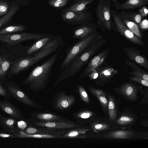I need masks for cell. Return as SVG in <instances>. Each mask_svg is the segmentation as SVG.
<instances>
[{
  "mask_svg": "<svg viewBox=\"0 0 148 148\" xmlns=\"http://www.w3.org/2000/svg\"><path fill=\"white\" fill-rule=\"evenodd\" d=\"M62 47L59 48L43 63L34 68L24 81L23 83L29 85L32 90L37 91L46 87L49 81L53 65Z\"/></svg>",
  "mask_w": 148,
  "mask_h": 148,
  "instance_id": "1",
  "label": "cell"
},
{
  "mask_svg": "<svg viewBox=\"0 0 148 148\" xmlns=\"http://www.w3.org/2000/svg\"><path fill=\"white\" fill-rule=\"evenodd\" d=\"M105 42V41L103 40L94 44H91L72 60L62 70L53 86L62 81L76 75L91 58L100 48Z\"/></svg>",
  "mask_w": 148,
  "mask_h": 148,
  "instance_id": "2",
  "label": "cell"
},
{
  "mask_svg": "<svg viewBox=\"0 0 148 148\" xmlns=\"http://www.w3.org/2000/svg\"><path fill=\"white\" fill-rule=\"evenodd\" d=\"M96 12L97 26L103 31L106 30L117 31L112 17L110 0H99L96 6Z\"/></svg>",
  "mask_w": 148,
  "mask_h": 148,
  "instance_id": "3",
  "label": "cell"
},
{
  "mask_svg": "<svg viewBox=\"0 0 148 148\" xmlns=\"http://www.w3.org/2000/svg\"><path fill=\"white\" fill-rule=\"evenodd\" d=\"M96 32L87 37L79 40L68 50L60 68L63 70L74 58L90 45L97 36Z\"/></svg>",
  "mask_w": 148,
  "mask_h": 148,
  "instance_id": "4",
  "label": "cell"
},
{
  "mask_svg": "<svg viewBox=\"0 0 148 148\" xmlns=\"http://www.w3.org/2000/svg\"><path fill=\"white\" fill-rule=\"evenodd\" d=\"M61 16L63 21L72 25L89 23L93 20L91 13L85 11L76 12L64 9L61 13Z\"/></svg>",
  "mask_w": 148,
  "mask_h": 148,
  "instance_id": "5",
  "label": "cell"
},
{
  "mask_svg": "<svg viewBox=\"0 0 148 148\" xmlns=\"http://www.w3.org/2000/svg\"><path fill=\"white\" fill-rule=\"evenodd\" d=\"M119 13L116 11L111 9L112 19L117 31L132 42L140 45H144V43L143 40L128 28L120 17Z\"/></svg>",
  "mask_w": 148,
  "mask_h": 148,
  "instance_id": "6",
  "label": "cell"
},
{
  "mask_svg": "<svg viewBox=\"0 0 148 148\" xmlns=\"http://www.w3.org/2000/svg\"><path fill=\"white\" fill-rule=\"evenodd\" d=\"M47 34L34 33H23L15 34H0V41L8 44H17L27 40H34L38 41Z\"/></svg>",
  "mask_w": 148,
  "mask_h": 148,
  "instance_id": "7",
  "label": "cell"
},
{
  "mask_svg": "<svg viewBox=\"0 0 148 148\" xmlns=\"http://www.w3.org/2000/svg\"><path fill=\"white\" fill-rule=\"evenodd\" d=\"M5 88L10 97L14 98L25 105L41 108V107L31 99L16 85L8 84Z\"/></svg>",
  "mask_w": 148,
  "mask_h": 148,
  "instance_id": "8",
  "label": "cell"
},
{
  "mask_svg": "<svg viewBox=\"0 0 148 148\" xmlns=\"http://www.w3.org/2000/svg\"><path fill=\"white\" fill-rule=\"evenodd\" d=\"M108 53V50H104L91 59L87 67L80 74L79 78H83L90 73L96 71L97 69L103 64Z\"/></svg>",
  "mask_w": 148,
  "mask_h": 148,
  "instance_id": "9",
  "label": "cell"
},
{
  "mask_svg": "<svg viewBox=\"0 0 148 148\" xmlns=\"http://www.w3.org/2000/svg\"><path fill=\"white\" fill-rule=\"evenodd\" d=\"M96 24L92 22L79 25L73 29L72 37L74 39L81 40L96 32Z\"/></svg>",
  "mask_w": 148,
  "mask_h": 148,
  "instance_id": "10",
  "label": "cell"
},
{
  "mask_svg": "<svg viewBox=\"0 0 148 148\" xmlns=\"http://www.w3.org/2000/svg\"><path fill=\"white\" fill-rule=\"evenodd\" d=\"M123 50L129 59L148 71V62L147 59L141 53L139 50L130 47H125Z\"/></svg>",
  "mask_w": 148,
  "mask_h": 148,
  "instance_id": "11",
  "label": "cell"
},
{
  "mask_svg": "<svg viewBox=\"0 0 148 148\" xmlns=\"http://www.w3.org/2000/svg\"><path fill=\"white\" fill-rule=\"evenodd\" d=\"M113 5L117 10H130L142 7L147 4L148 0H126L121 3L117 0H112Z\"/></svg>",
  "mask_w": 148,
  "mask_h": 148,
  "instance_id": "12",
  "label": "cell"
},
{
  "mask_svg": "<svg viewBox=\"0 0 148 148\" xmlns=\"http://www.w3.org/2000/svg\"><path fill=\"white\" fill-rule=\"evenodd\" d=\"M0 108L5 113L15 119L23 118L21 110L7 99H0Z\"/></svg>",
  "mask_w": 148,
  "mask_h": 148,
  "instance_id": "13",
  "label": "cell"
},
{
  "mask_svg": "<svg viewBox=\"0 0 148 148\" xmlns=\"http://www.w3.org/2000/svg\"><path fill=\"white\" fill-rule=\"evenodd\" d=\"M36 125L39 126L58 129H67L76 127L78 125L75 123L64 121L36 122Z\"/></svg>",
  "mask_w": 148,
  "mask_h": 148,
  "instance_id": "14",
  "label": "cell"
},
{
  "mask_svg": "<svg viewBox=\"0 0 148 148\" xmlns=\"http://www.w3.org/2000/svg\"><path fill=\"white\" fill-rule=\"evenodd\" d=\"M55 36L51 34H47L45 37L36 41L35 43L27 50L26 53L30 55L39 51L53 39Z\"/></svg>",
  "mask_w": 148,
  "mask_h": 148,
  "instance_id": "15",
  "label": "cell"
},
{
  "mask_svg": "<svg viewBox=\"0 0 148 148\" xmlns=\"http://www.w3.org/2000/svg\"><path fill=\"white\" fill-rule=\"evenodd\" d=\"M126 64L132 68L133 71L129 72L130 75L140 77L148 81V73L143 70L139 66L133 62L125 59Z\"/></svg>",
  "mask_w": 148,
  "mask_h": 148,
  "instance_id": "16",
  "label": "cell"
},
{
  "mask_svg": "<svg viewBox=\"0 0 148 148\" xmlns=\"http://www.w3.org/2000/svg\"><path fill=\"white\" fill-rule=\"evenodd\" d=\"M16 122L15 118L6 117L0 114V125L6 132L11 133L16 131L14 127Z\"/></svg>",
  "mask_w": 148,
  "mask_h": 148,
  "instance_id": "17",
  "label": "cell"
},
{
  "mask_svg": "<svg viewBox=\"0 0 148 148\" xmlns=\"http://www.w3.org/2000/svg\"><path fill=\"white\" fill-rule=\"evenodd\" d=\"M94 0H75L74 3L65 9L68 10L79 12L84 11L86 6L92 3Z\"/></svg>",
  "mask_w": 148,
  "mask_h": 148,
  "instance_id": "18",
  "label": "cell"
},
{
  "mask_svg": "<svg viewBox=\"0 0 148 148\" xmlns=\"http://www.w3.org/2000/svg\"><path fill=\"white\" fill-rule=\"evenodd\" d=\"M119 14L122 19L134 22L137 25H139L143 18L138 12L122 11Z\"/></svg>",
  "mask_w": 148,
  "mask_h": 148,
  "instance_id": "19",
  "label": "cell"
},
{
  "mask_svg": "<svg viewBox=\"0 0 148 148\" xmlns=\"http://www.w3.org/2000/svg\"><path fill=\"white\" fill-rule=\"evenodd\" d=\"M74 101V97L73 96L61 95L58 98L56 107L60 109L66 108L70 106Z\"/></svg>",
  "mask_w": 148,
  "mask_h": 148,
  "instance_id": "20",
  "label": "cell"
},
{
  "mask_svg": "<svg viewBox=\"0 0 148 148\" xmlns=\"http://www.w3.org/2000/svg\"><path fill=\"white\" fill-rule=\"evenodd\" d=\"M122 92L127 97L134 99L136 94V88L132 84L127 83L124 84L121 89Z\"/></svg>",
  "mask_w": 148,
  "mask_h": 148,
  "instance_id": "21",
  "label": "cell"
},
{
  "mask_svg": "<svg viewBox=\"0 0 148 148\" xmlns=\"http://www.w3.org/2000/svg\"><path fill=\"white\" fill-rule=\"evenodd\" d=\"M122 20L128 28L133 34L142 40V36L138 25L134 22L125 19Z\"/></svg>",
  "mask_w": 148,
  "mask_h": 148,
  "instance_id": "22",
  "label": "cell"
},
{
  "mask_svg": "<svg viewBox=\"0 0 148 148\" xmlns=\"http://www.w3.org/2000/svg\"><path fill=\"white\" fill-rule=\"evenodd\" d=\"M18 9L17 5H12L8 12L3 17L0 19V27L7 22L12 17Z\"/></svg>",
  "mask_w": 148,
  "mask_h": 148,
  "instance_id": "23",
  "label": "cell"
},
{
  "mask_svg": "<svg viewBox=\"0 0 148 148\" xmlns=\"http://www.w3.org/2000/svg\"><path fill=\"white\" fill-rule=\"evenodd\" d=\"M26 29V28L23 25L10 26L0 31V34H5L22 31Z\"/></svg>",
  "mask_w": 148,
  "mask_h": 148,
  "instance_id": "24",
  "label": "cell"
},
{
  "mask_svg": "<svg viewBox=\"0 0 148 148\" xmlns=\"http://www.w3.org/2000/svg\"><path fill=\"white\" fill-rule=\"evenodd\" d=\"M89 89L93 94L96 96L103 106V107H107L108 101L102 91L93 88H89Z\"/></svg>",
  "mask_w": 148,
  "mask_h": 148,
  "instance_id": "25",
  "label": "cell"
},
{
  "mask_svg": "<svg viewBox=\"0 0 148 148\" xmlns=\"http://www.w3.org/2000/svg\"><path fill=\"white\" fill-rule=\"evenodd\" d=\"M36 116L38 119L47 122L57 121L61 119L58 116L49 113L38 114L36 115Z\"/></svg>",
  "mask_w": 148,
  "mask_h": 148,
  "instance_id": "26",
  "label": "cell"
},
{
  "mask_svg": "<svg viewBox=\"0 0 148 148\" xmlns=\"http://www.w3.org/2000/svg\"><path fill=\"white\" fill-rule=\"evenodd\" d=\"M16 137L18 138H55L56 137L55 135L48 134H15Z\"/></svg>",
  "mask_w": 148,
  "mask_h": 148,
  "instance_id": "27",
  "label": "cell"
},
{
  "mask_svg": "<svg viewBox=\"0 0 148 148\" xmlns=\"http://www.w3.org/2000/svg\"><path fill=\"white\" fill-rule=\"evenodd\" d=\"M109 102L108 105V112L110 119L111 120H114L116 117V106L114 102L112 97H109Z\"/></svg>",
  "mask_w": 148,
  "mask_h": 148,
  "instance_id": "28",
  "label": "cell"
},
{
  "mask_svg": "<svg viewBox=\"0 0 148 148\" xmlns=\"http://www.w3.org/2000/svg\"><path fill=\"white\" fill-rule=\"evenodd\" d=\"M0 78L3 79L10 67V64L7 60L0 58Z\"/></svg>",
  "mask_w": 148,
  "mask_h": 148,
  "instance_id": "29",
  "label": "cell"
},
{
  "mask_svg": "<svg viewBox=\"0 0 148 148\" xmlns=\"http://www.w3.org/2000/svg\"><path fill=\"white\" fill-rule=\"evenodd\" d=\"M71 0H49L47 3L56 8H61L66 5Z\"/></svg>",
  "mask_w": 148,
  "mask_h": 148,
  "instance_id": "30",
  "label": "cell"
},
{
  "mask_svg": "<svg viewBox=\"0 0 148 148\" xmlns=\"http://www.w3.org/2000/svg\"><path fill=\"white\" fill-rule=\"evenodd\" d=\"M87 130L82 129L79 128L71 130L68 132L67 133L64 135L63 137L69 138H76L79 135L84 134Z\"/></svg>",
  "mask_w": 148,
  "mask_h": 148,
  "instance_id": "31",
  "label": "cell"
},
{
  "mask_svg": "<svg viewBox=\"0 0 148 148\" xmlns=\"http://www.w3.org/2000/svg\"><path fill=\"white\" fill-rule=\"evenodd\" d=\"M132 134L129 132L118 131L112 133L110 134L111 137L117 138H127Z\"/></svg>",
  "mask_w": 148,
  "mask_h": 148,
  "instance_id": "32",
  "label": "cell"
},
{
  "mask_svg": "<svg viewBox=\"0 0 148 148\" xmlns=\"http://www.w3.org/2000/svg\"><path fill=\"white\" fill-rule=\"evenodd\" d=\"M128 79L131 81L139 83L146 86H148V82L140 77L132 75L128 77Z\"/></svg>",
  "mask_w": 148,
  "mask_h": 148,
  "instance_id": "33",
  "label": "cell"
},
{
  "mask_svg": "<svg viewBox=\"0 0 148 148\" xmlns=\"http://www.w3.org/2000/svg\"><path fill=\"white\" fill-rule=\"evenodd\" d=\"M79 91L81 99L86 102H89L88 95L84 88L81 86H79Z\"/></svg>",
  "mask_w": 148,
  "mask_h": 148,
  "instance_id": "34",
  "label": "cell"
},
{
  "mask_svg": "<svg viewBox=\"0 0 148 148\" xmlns=\"http://www.w3.org/2000/svg\"><path fill=\"white\" fill-rule=\"evenodd\" d=\"M133 120V119L130 117L126 116L121 117L117 121V123L120 124L124 125L131 122Z\"/></svg>",
  "mask_w": 148,
  "mask_h": 148,
  "instance_id": "35",
  "label": "cell"
},
{
  "mask_svg": "<svg viewBox=\"0 0 148 148\" xmlns=\"http://www.w3.org/2000/svg\"><path fill=\"white\" fill-rule=\"evenodd\" d=\"M8 5L6 2H0V16L7 13L8 9Z\"/></svg>",
  "mask_w": 148,
  "mask_h": 148,
  "instance_id": "36",
  "label": "cell"
},
{
  "mask_svg": "<svg viewBox=\"0 0 148 148\" xmlns=\"http://www.w3.org/2000/svg\"><path fill=\"white\" fill-rule=\"evenodd\" d=\"M0 95L5 98L8 99L10 98V96L5 88L0 84Z\"/></svg>",
  "mask_w": 148,
  "mask_h": 148,
  "instance_id": "37",
  "label": "cell"
},
{
  "mask_svg": "<svg viewBox=\"0 0 148 148\" xmlns=\"http://www.w3.org/2000/svg\"><path fill=\"white\" fill-rule=\"evenodd\" d=\"M138 12L143 18V17L147 16L148 13V8L146 7L143 6L139 10Z\"/></svg>",
  "mask_w": 148,
  "mask_h": 148,
  "instance_id": "38",
  "label": "cell"
},
{
  "mask_svg": "<svg viewBox=\"0 0 148 148\" xmlns=\"http://www.w3.org/2000/svg\"><path fill=\"white\" fill-rule=\"evenodd\" d=\"M140 27L144 29H147L148 28V21L146 19L141 21L139 25Z\"/></svg>",
  "mask_w": 148,
  "mask_h": 148,
  "instance_id": "39",
  "label": "cell"
},
{
  "mask_svg": "<svg viewBox=\"0 0 148 148\" xmlns=\"http://www.w3.org/2000/svg\"><path fill=\"white\" fill-rule=\"evenodd\" d=\"M91 115V114L87 112L80 113L77 115L78 117L83 119H86L90 117Z\"/></svg>",
  "mask_w": 148,
  "mask_h": 148,
  "instance_id": "40",
  "label": "cell"
},
{
  "mask_svg": "<svg viewBox=\"0 0 148 148\" xmlns=\"http://www.w3.org/2000/svg\"><path fill=\"white\" fill-rule=\"evenodd\" d=\"M37 129L36 128L29 127L27 128L26 130V132L28 134H33L36 133L37 132Z\"/></svg>",
  "mask_w": 148,
  "mask_h": 148,
  "instance_id": "41",
  "label": "cell"
},
{
  "mask_svg": "<svg viewBox=\"0 0 148 148\" xmlns=\"http://www.w3.org/2000/svg\"><path fill=\"white\" fill-rule=\"evenodd\" d=\"M16 138L15 136L10 134H6L5 133L0 132V138Z\"/></svg>",
  "mask_w": 148,
  "mask_h": 148,
  "instance_id": "42",
  "label": "cell"
},
{
  "mask_svg": "<svg viewBox=\"0 0 148 148\" xmlns=\"http://www.w3.org/2000/svg\"><path fill=\"white\" fill-rule=\"evenodd\" d=\"M106 127L102 124H98L95 125L94 127V128L97 130H101L104 129Z\"/></svg>",
  "mask_w": 148,
  "mask_h": 148,
  "instance_id": "43",
  "label": "cell"
},
{
  "mask_svg": "<svg viewBox=\"0 0 148 148\" xmlns=\"http://www.w3.org/2000/svg\"><path fill=\"white\" fill-rule=\"evenodd\" d=\"M110 73L109 71L107 70L104 71V73H103V74L106 75H110Z\"/></svg>",
  "mask_w": 148,
  "mask_h": 148,
  "instance_id": "44",
  "label": "cell"
}]
</instances>
